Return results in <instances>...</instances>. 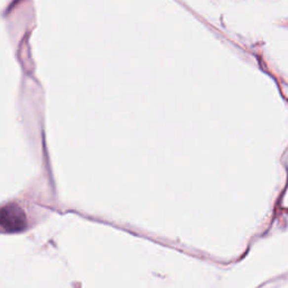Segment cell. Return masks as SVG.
<instances>
[{
	"instance_id": "obj_1",
	"label": "cell",
	"mask_w": 288,
	"mask_h": 288,
	"mask_svg": "<svg viewBox=\"0 0 288 288\" xmlns=\"http://www.w3.org/2000/svg\"><path fill=\"white\" fill-rule=\"evenodd\" d=\"M0 224L3 232H19L26 228V216L24 210L16 204H8L1 209Z\"/></svg>"
}]
</instances>
